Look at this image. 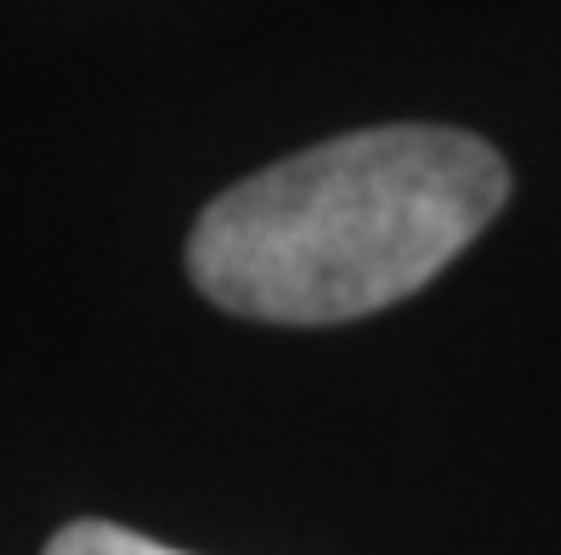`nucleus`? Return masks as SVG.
Wrapping results in <instances>:
<instances>
[{
  "label": "nucleus",
  "instance_id": "nucleus-1",
  "mask_svg": "<svg viewBox=\"0 0 561 555\" xmlns=\"http://www.w3.org/2000/svg\"><path fill=\"white\" fill-rule=\"evenodd\" d=\"M511 171L471 130L375 125L233 182L187 239L199 296L255 323H346L432 284L500 216Z\"/></svg>",
  "mask_w": 561,
  "mask_h": 555
},
{
  "label": "nucleus",
  "instance_id": "nucleus-2",
  "mask_svg": "<svg viewBox=\"0 0 561 555\" xmlns=\"http://www.w3.org/2000/svg\"><path fill=\"white\" fill-rule=\"evenodd\" d=\"M46 555H187V550H171L137 528H119V521H103V516H85V521H69L62 533H51Z\"/></svg>",
  "mask_w": 561,
  "mask_h": 555
}]
</instances>
